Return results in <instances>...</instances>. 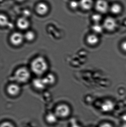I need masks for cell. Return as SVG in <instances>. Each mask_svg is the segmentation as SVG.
<instances>
[{
  "instance_id": "1",
  "label": "cell",
  "mask_w": 126,
  "mask_h": 127,
  "mask_svg": "<svg viewBox=\"0 0 126 127\" xmlns=\"http://www.w3.org/2000/svg\"><path fill=\"white\" fill-rule=\"evenodd\" d=\"M48 66L46 60L42 57H38L33 60L31 64L32 71L38 75H42L48 69Z\"/></svg>"
},
{
  "instance_id": "2",
  "label": "cell",
  "mask_w": 126,
  "mask_h": 127,
  "mask_svg": "<svg viewBox=\"0 0 126 127\" xmlns=\"http://www.w3.org/2000/svg\"><path fill=\"white\" fill-rule=\"evenodd\" d=\"M14 77L15 80L17 82L23 83L27 82L30 79L31 74L27 68L21 67L16 71Z\"/></svg>"
},
{
  "instance_id": "3",
  "label": "cell",
  "mask_w": 126,
  "mask_h": 127,
  "mask_svg": "<svg viewBox=\"0 0 126 127\" xmlns=\"http://www.w3.org/2000/svg\"><path fill=\"white\" fill-rule=\"evenodd\" d=\"M70 111V109L67 105L65 104H60L55 109V114L57 117L66 118L69 115Z\"/></svg>"
},
{
  "instance_id": "4",
  "label": "cell",
  "mask_w": 126,
  "mask_h": 127,
  "mask_svg": "<svg viewBox=\"0 0 126 127\" xmlns=\"http://www.w3.org/2000/svg\"><path fill=\"white\" fill-rule=\"evenodd\" d=\"M24 39V35L22 33L18 32H15L11 35L10 39L12 44L18 46L22 44Z\"/></svg>"
},
{
  "instance_id": "5",
  "label": "cell",
  "mask_w": 126,
  "mask_h": 127,
  "mask_svg": "<svg viewBox=\"0 0 126 127\" xmlns=\"http://www.w3.org/2000/svg\"><path fill=\"white\" fill-rule=\"evenodd\" d=\"M103 26L104 29L108 31H114L117 27V22L114 18L108 17L104 21Z\"/></svg>"
},
{
  "instance_id": "6",
  "label": "cell",
  "mask_w": 126,
  "mask_h": 127,
  "mask_svg": "<svg viewBox=\"0 0 126 127\" xmlns=\"http://www.w3.org/2000/svg\"><path fill=\"white\" fill-rule=\"evenodd\" d=\"M95 8L99 12L105 13L108 10V4L106 0H98L97 1L95 4Z\"/></svg>"
},
{
  "instance_id": "7",
  "label": "cell",
  "mask_w": 126,
  "mask_h": 127,
  "mask_svg": "<svg viewBox=\"0 0 126 127\" xmlns=\"http://www.w3.org/2000/svg\"><path fill=\"white\" fill-rule=\"evenodd\" d=\"M114 103L109 100H106L102 103L101 105V109L104 112H109L114 109Z\"/></svg>"
},
{
  "instance_id": "8",
  "label": "cell",
  "mask_w": 126,
  "mask_h": 127,
  "mask_svg": "<svg viewBox=\"0 0 126 127\" xmlns=\"http://www.w3.org/2000/svg\"><path fill=\"white\" fill-rule=\"evenodd\" d=\"M49 10V7L48 5L44 2L38 3L36 7V12L41 16L46 15L48 13Z\"/></svg>"
},
{
  "instance_id": "9",
  "label": "cell",
  "mask_w": 126,
  "mask_h": 127,
  "mask_svg": "<svg viewBox=\"0 0 126 127\" xmlns=\"http://www.w3.org/2000/svg\"><path fill=\"white\" fill-rule=\"evenodd\" d=\"M7 92L10 95L15 96L18 95L20 91V87L18 84L13 83L10 84L7 87Z\"/></svg>"
},
{
  "instance_id": "10",
  "label": "cell",
  "mask_w": 126,
  "mask_h": 127,
  "mask_svg": "<svg viewBox=\"0 0 126 127\" xmlns=\"http://www.w3.org/2000/svg\"><path fill=\"white\" fill-rule=\"evenodd\" d=\"M17 26L20 30H26L29 27V22L27 18L23 16L18 19L17 21Z\"/></svg>"
},
{
  "instance_id": "11",
  "label": "cell",
  "mask_w": 126,
  "mask_h": 127,
  "mask_svg": "<svg viewBox=\"0 0 126 127\" xmlns=\"http://www.w3.org/2000/svg\"><path fill=\"white\" fill-rule=\"evenodd\" d=\"M87 43L91 46H95L99 43L100 38L97 34L94 33L89 35L87 37Z\"/></svg>"
},
{
  "instance_id": "12",
  "label": "cell",
  "mask_w": 126,
  "mask_h": 127,
  "mask_svg": "<svg viewBox=\"0 0 126 127\" xmlns=\"http://www.w3.org/2000/svg\"><path fill=\"white\" fill-rule=\"evenodd\" d=\"M79 4L83 9L88 10L92 8L93 1L92 0H80L79 1Z\"/></svg>"
},
{
  "instance_id": "13",
  "label": "cell",
  "mask_w": 126,
  "mask_h": 127,
  "mask_svg": "<svg viewBox=\"0 0 126 127\" xmlns=\"http://www.w3.org/2000/svg\"><path fill=\"white\" fill-rule=\"evenodd\" d=\"M43 79L46 86L52 85L54 84L55 81V77L54 75L52 74H48Z\"/></svg>"
},
{
  "instance_id": "14",
  "label": "cell",
  "mask_w": 126,
  "mask_h": 127,
  "mask_svg": "<svg viewBox=\"0 0 126 127\" xmlns=\"http://www.w3.org/2000/svg\"><path fill=\"white\" fill-rule=\"evenodd\" d=\"M33 85L36 89L38 90H42L43 89L46 85H45L43 78H37L34 80L33 82Z\"/></svg>"
},
{
  "instance_id": "15",
  "label": "cell",
  "mask_w": 126,
  "mask_h": 127,
  "mask_svg": "<svg viewBox=\"0 0 126 127\" xmlns=\"http://www.w3.org/2000/svg\"><path fill=\"white\" fill-rule=\"evenodd\" d=\"M104 29L103 26L101 25L99 23L95 24L92 27V31L96 34L101 33L103 31Z\"/></svg>"
},
{
  "instance_id": "16",
  "label": "cell",
  "mask_w": 126,
  "mask_h": 127,
  "mask_svg": "<svg viewBox=\"0 0 126 127\" xmlns=\"http://www.w3.org/2000/svg\"><path fill=\"white\" fill-rule=\"evenodd\" d=\"M24 39L29 41H32L35 38V34L33 31H27L24 35Z\"/></svg>"
},
{
  "instance_id": "17",
  "label": "cell",
  "mask_w": 126,
  "mask_h": 127,
  "mask_svg": "<svg viewBox=\"0 0 126 127\" xmlns=\"http://www.w3.org/2000/svg\"><path fill=\"white\" fill-rule=\"evenodd\" d=\"M122 7L118 4H114L111 6L110 10L113 14H117L121 12Z\"/></svg>"
},
{
  "instance_id": "18",
  "label": "cell",
  "mask_w": 126,
  "mask_h": 127,
  "mask_svg": "<svg viewBox=\"0 0 126 127\" xmlns=\"http://www.w3.org/2000/svg\"><path fill=\"white\" fill-rule=\"evenodd\" d=\"M57 116L55 114L50 113L47 116L46 120L49 124H54L57 121Z\"/></svg>"
},
{
  "instance_id": "19",
  "label": "cell",
  "mask_w": 126,
  "mask_h": 127,
  "mask_svg": "<svg viewBox=\"0 0 126 127\" xmlns=\"http://www.w3.org/2000/svg\"><path fill=\"white\" fill-rule=\"evenodd\" d=\"M9 21L7 16L4 14L0 15V24L1 27H5L8 25Z\"/></svg>"
},
{
  "instance_id": "20",
  "label": "cell",
  "mask_w": 126,
  "mask_h": 127,
  "mask_svg": "<svg viewBox=\"0 0 126 127\" xmlns=\"http://www.w3.org/2000/svg\"><path fill=\"white\" fill-rule=\"evenodd\" d=\"M92 19L95 22V24H98L102 19V16L99 14H94L92 16Z\"/></svg>"
},
{
  "instance_id": "21",
  "label": "cell",
  "mask_w": 126,
  "mask_h": 127,
  "mask_svg": "<svg viewBox=\"0 0 126 127\" xmlns=\"http://www.w3.org/2000/svg\"><path fill=\"white\" fill-rule=\"evenodd\" d=\"M70 6L72 9H77L79 6H80L79 2H78L77 1L74 0L71 1L70 3Z\"/></svg>"
},
{
  "instance_id": "22",
  "label": "cell",
  "mask_w": 126,
  "mask_h": 127,
  "mask_svg": "<svg viewBox=\"0 0 126 127\" xmlns=\"http://www.w3.org/2000/svg\"><path fill=\"white\" fill-rule=\"evenodd\" d=\"M23 17L27 18V17L30 16L31 15V12L28 10H24L23 12Z\"/></svg>"
},
{
  "instance_id": "23",
  "label": "cell",
  "mask_w": 126,
  "mask_h": 127,
  "mask_svg": "<svg viewBox=\"0 0 126 127\" xmlns=\"http://www.w3.org/2000/svg\"><path fill=\"white\" fill-rule=\"evenodd\" d=\"M0 127H14L12 124L9 122H4L2 123Z\"/></svg>"
},
{
  "instance_id": "24",
  "label": "cell",
  "mask_w": 126,
  "mask_h": 127,
  "mask_svg": "<svg viewBox=\"0 0 126 127\" xmlns=\"http://www.w3.org/2000/svg\"><path fill=\"white\" fill-rule=\"evenodd\" d=\"M121 49L124 52L126 53V41H124L122 42L121 43Z\"/></svg>"
},
{
  "instance_id": "25",
  "label": "cell",
  "mask_w": 126,
  "mask_h": 127,
  "mask_svg": "<svg viewBox=\"0 0 126 127\" xmlns=\"http://www.w3.org/2000/svg\"><path fill=\"white\" fill-rule=\"evenodd\" d=\"M100 127H113L108 123H105L102 124Z\"/></svg>"
},
{
  "instance_id": "26",
  "label": "cell",
  "mask_w": 126,
  "mask_h": 127,
  "mask_svg": "<svg viewBox=\"0 0 126 127\" xmlns=\"http://www.w3.org/2000/svg\"><path fill=\"white\" fill-rule=\"evenodd\" d=\"M81 127L80 126H79L76 123H75V122H74V123H72V127Z\"/></svg>"
},
{
  "instance_id": "27",
  "label": "cell",
  "mask_w": 126,
  "mask_h": 127,
  "mask_svg": "<svg viewBox=\"0 0 126 127\" xmlns=\"http://www.w3.org/2000/svg\"><path fill=\"white\" fill-rule=\"evenodd\" d=\"M122 119L124 121L126 122V115H124L122 116Z\"/></svg>"
},
{
  "instance_id": "28",
  "label": "cell",
  "mask_w": 126,
  "mask_h": 127,
  "mask_svg": "<svg viewBox=\"0 0 126 127\" xmlns=\"http://www.w3.org/2000/svg\"><path fill=\"white\" fill-rule=\"evenodd\" d=\"M16 0L18 2H20H20H23L25 0Z\"/></svg>"
},
{
  "instance_id": "29",
  "label": "cell",
  "mask_w": 126,
  "mask_h": 127,
  "mask_svg": "<svg viewBox=\"0 0 126 127\" xmlns=\"http://www.w3.org/2000/svg\"><path fill=\"white\" fill-rule=\"evenodd\" d=\"M122 127H126V124H124V125H123L122 126Z\"/></svg>"
}]
</instances>
